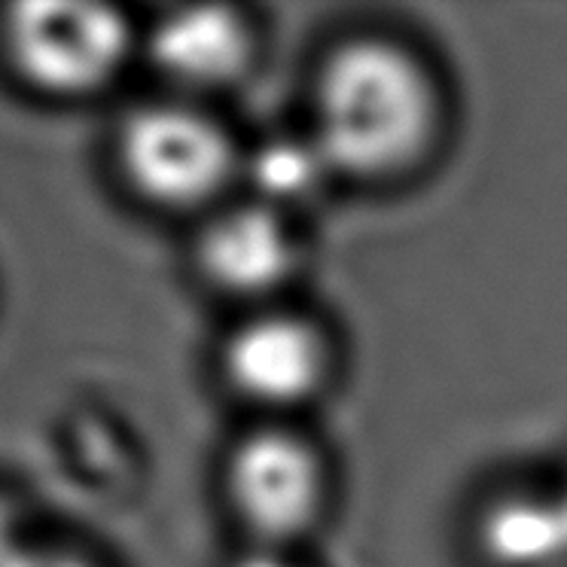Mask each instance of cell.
Wrapping results in <instances>:
<instances>
[{"label":"cell","instance_id":"obj_5","mask_svg":"<svg viewBox=\"0 0 567 567\" xmlns=\"http://www.w3.org/2000/svg\"><path fill=\"white\" fill-rule=\"evenodd\" d=\"M7 62L28 86L80 99L111 86L132 55V25L104 3L25 0L3 13Z\"/></svg>","mask_w":567,"mask_h":567},{"label":"cell","instance_id":"obj_8","mask_svg":"<svg viewBox=\"0 0 567 567\" xmlns=\"http://www.w3.org/2000/svg\"><path fill=\"white\" fill-rule=\"evenodd\" d=\"M482 567H567V501L553 473L497 482L470 516Z\"/></svg>","mask_w":567,"mask_h":567},{"label":"cell","instance_id":"obj_4","mask_svg":"<svg viewBox=\"0 0 567 567\" xmlns=\"http://www.w3.org/2000/svg\"><path fill=\"white\" fill-rule=\"evenodd\" d=\"M241 153L229 125L198 101H159L125 116L116 159L125 184L147 205L174 214L214 210L241 181Z\"/></svg>","mask_w":567,"mask_h":567},{"label":"cell","instance_id":"obj_3","mask_svg":"<svg viewBox=\"0 0 567 567\" xmlns=\"http://www.w3.org/2000/svg\"><path fill=\"white\" fill-rule=\"evenodd\" d=\"M342 346L293 299L241 311L217 348V375L250 421H306L339 382Z\"/></svg>","mask_w":567,"mask_h":567},{"label":"cell","instance_id":"obj_9","mask_svg":"<svg viewBox=\"0 0 567 567\" xmlns=\"http://www.w3.org/2000/svg\"><path fill=\"white\" fill-rule=\"evenodd\" d=\"M238 184L245 186V196L302 223H309L311 210L342 186L306 125L271 132L245 147Z\"/></svg>","mask_w":567,"mask_h":567},{"label":"cell","instance_id":"obj_2","mask_svg":"<svg viewBox=\"0 0 567 567\" xmlns=\"http://www.w3.org/2000/svg\"><path fill=\"white\" fill-rule=\"evenodd\" d=\"M229 516L254 546L311 549L336 504V467L306 421H250L220 464Z\"/></svg>","mask_w":567,"mask_h":567},{"label":"cell","instance_id":"obj_7","mask_svg":"<svg viewBox=\"0 0 567 567\" xmlns=\"http://www.w3.org/2000/svg\"><path fill=\"white\" fill-rule=\"evenodd\" d=\"M153 68L184 99H214L257 74L262 31L241 7H177L153 25L147 40Z\"/></svg>","mask_w":567,"mask_h":567},{"label":"cell","instance_id":"obj_6","mask_svg":"<svg viewBox=\"0 0 567 567\" xmlns=\"http://www.w3.org/2000/svg\"><path fill=\"white\" fill-rule=\"evenodd\" d=\"M193 266L241 311L287 302L309 269L306 223L250 196L229 198L198 226Z\"/></svg>","mask_w":567,"mask_h":567},{"label":"cell","instance_id":"obj_1","mask_svg":"<svg viewBox=\"0 0 567 567\" xmlns=\"http://www.w3.org/2000/svg\"><path fill=\"white\" fill-rule=\"evenodd\" d=\"M302 125L339 184L396 186L443 147L449 92L415 43L391 31H351L318 55Z\"/></svg>","mask_w":567,"mask_h":567},{"label":"cell","instance_id":"obj_10","mask_svg":"<svg viewBox=\"0 0 567 567\" xmlns=\"http://www.w3.org/2000/svg\"><path fill=\"white\" fill-rule=\"evenodd\" d=\"M229 567H318L311 561L309 549H290V546H254L245 543L241 555Z\"/></svg>","mask_w":567,"mask_h":567},{"label":"cell","instance_id":"obj_11","mask_svg":"<svg viewBox=\"0 0 567 567\" xmlns=\"http://www.w3.org/2000/svg\"><path fill=\"white\" fill-rule=\"evenodd\" d=\"M553 473V480L558 482V488H561V494H565V501H567V457L558 464L555 470H549Z\"/></svg>","mask_w":567,"mask_h":567}]
</instances>
